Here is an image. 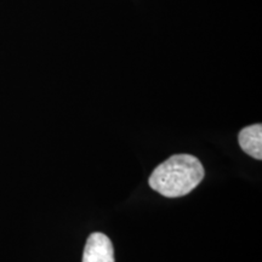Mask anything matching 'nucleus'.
<instances>
[{
    "label": "nucleus",
    "instance_id": "obj_1",
    "mask_svg": "<svg viewBox=\"0 0 262 262\" xmlns=\"http://www.w3.org/2000/svg\"><path fill=\"white\" fill-rule=\"evenodd\" d=\"M205 176L203 164L189 155H176L157 166L148 183L166 198H178L192 192Z\"/></svg>",
    "mask_w": 262,
    "mask_h": 262
},
{
    "label": "nucleus",
    "instance_id": "obj_2",
    "mask_svg": "<svg viewBox=\"0 0 262 262\" xmlns=\"http://www.w3.org/2000/svg\"><path fill=\"white\" fill-rule=\"evenodd\" d=\"M83 262H114V249L111 239L98 232L90 234L84 249Z\"/></svg>",
    "mask_w": 262,
    "mask_h": 262
},
{
    "label": "nucleus",
    "instance_id": "obj_3",
    "mask_svg": "<svg viewBox=\"0 0 262 262\" xmlns=\"http://www.w3.org/2000/svg\"><path fill=\"white\" fill-rule=\"evenodd\" d=\"M239 145L242 149L253 158L262 159V125L255 124V125L247 126L239 133L238 135Z\"/></svg>",
    "mask_w": 262,
    "mask_h": 262
}]
</instances>
